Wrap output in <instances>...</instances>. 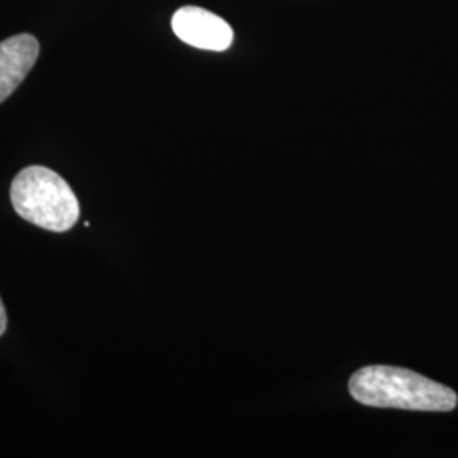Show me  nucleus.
Segmentation results:
<instances>
[{
  "label": "nucleus",
  "instance_id": "nucleus-3",
  "mask_svg": "<svg viewBox=\"0 0 458 458\" xmlns=\"http://www.w3.org/2000/svg\"><path fill=\"white\" fill-rule=\"evenodd\" d=\"M177 38L199 49L225 51L233 43V30L223 17L200 7H182L172 17Z\"/></svg>",
  "mask_w": 458,
  "mask_h": 458
},
{
  "label": "nucleus",
  "instance_id": "nucleus-5",
  "mask_svg": "<svg viewBox=\"0 0 458 458\" xmlns=\"http://www.w3.org/2000/svg\"><path fill=\"white\" fill-rule=\"evenodd\" d=\"M5 329H7V312H5L4 302L0 299V336L5 333Z\"/></svg>",
  "mask_w": 458,
  "mask_h": 458
},
{
  "label": "nucleus",
  "instance_id": "nucleus-2",
  "mask_svg": "<svg viewBox=\"0 0 458 458\" xmlns=\"http://www.w3.org/2000/svg\"><path fill=\"white\" fill-rule=\"evenodd\" d=\"M11 200L22 219L53 233H65L81 217V204L70 185L56 172L39 165L17 174Z\"/></svg>",
  "mask_w": 458,
  "mask_h": 458
},
{
  "label": "nucleus",
  "instance_id": "nucleus-4",
  "mask_svg": "<svg viewBox=\"0 0 458 458\" xmlns=\"http://www.w3.org/2000/svg\"><path fill=\"white\" fill-rule=\"evenodd\" d=\"M39 56V43L31 34H17L0 43V104L16 92Z\"/></svg>",
  "mask_w": 458,
  "mask_h": 458
},
{
  "label": "nucleus",
  "instance_id": "nucleus-1",
  "mask_svg": "<svg viewBox=\"0 0 458 458\" xmlns=\"http://www.w3.org/2000/svg\"><path fill=\"white\" fill-rule=\"evenodd\" d=\"M350 394L365 406L448 412L457 408L455 391L408 369L372 365L350 378Z\"/></svg>",
  "mask_w": 458,
  "mask_h": 458
}]
</instances>
